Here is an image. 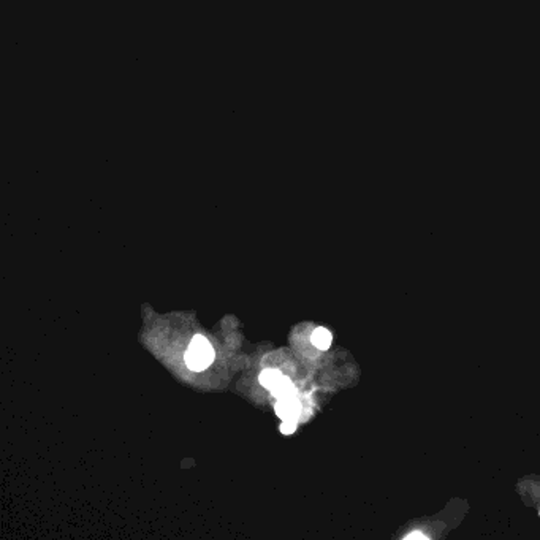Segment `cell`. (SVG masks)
Instances as JSON below:
<instances>
[{
	"mask_svg": "<svg viewBox=\"0 0 540 540\" xmlns=\"http://www.w3.org/2000/svg\"><path fill=\"white\" fill-rule=\"evenodd\" d=\"M293 392H295V388H293V385H292L290 380L287 379V377H285V379L282 380V382H280V384L275 388V390H271V393L275 394L276 398H279V399L292 398V393H293Z\"/></svg>",
	"mask_w": 540,
	"mask_h": 540,
	"instance_id": "5",
	"label": "cell"
},
{
	"mask_svg": "<svg viewBox=\"0 0 540 540\" xmlns=\"http://www.w3.org/2000/svg\"><path fill=\"white\" fill-rule=\"evenodd\" d=\"M297 429V422L295 420H284L280 424V433L282 434H292Z\"/></svg>",
	"mask_w": 540,
	"mask_h": 540,
	"instance_id": "6",
	"label": "cell"
},
{
	"mask_svg": "<svg viewBox=\"0 0 540 540\" xmlns=\"http://www.w3.org/2000/svg\"><path fill=\"white\" fill-rule=\"evenodd\" d=\"M185 363L192 371H203L213 363L214 350L206 337L195 336L185 352Z\"/></svg>",
	"mask_w": 540,
	"mask_h": 540,
	"instance_id": "1",
	"label": "cell"
},
{
	"mask_svg": "<svg viewBox=\"0 0 540 540\" xmlns=\"http://www.w3.org/2000/svg\"><path fill=\"white\" fill-rule=\"evenodd\" d=\"M417 537H419V539H424V536L422 534V532H412V534H409V536H407V539H417Z\"/></svg>",
	"mask_w": 540,
	"mask_h": 540,
	"instance_id": "7",
	"label": "cell"
},
{
	"mask_svg": "<svg viewBox=\"0 0 540 540\" xmlns=\"http://www.w3.org/2000/svg\"><path fill=\"white\" fill-rule=\"evenodd\" d=\"M285 379V376H282L279 371L276 370H266L260 374V384L268 388V390H275V388L282 382V380Z\"/></svg>",
	"mask_w": 540,
	"mask_h": 540,
	"instance_id": "3",
	"label": "cell"
},
{
	"mask_svg": "<svg viewBox=\"0 0 540 540\" xmlns=\"http://www.w3.org/2000/svg\"><path fill=\"white\" fill-rule=\"evenodd\" d=\"M276 414L282 420H295V422H297L298 415H300L298 401H295L292 398L280 399L276 404Z\"/></svg>",
	"mask_w": 540,
	"mask_h": 540,
	"instance_id": "2",
	"label": "cell"
},
{
	"mask_svg": "<svg viewBox=\"0 0 540 540\" xmlns=\"http://www.w3.org/2000/svg\"><path fill=\"white\" fill-rule=\"evenodd\" d=\"M311 340L317 349L327 350L331 345V341H333V336H331V333L327 328H317L312 333Z\"/></svg>",
	"mask_w": 540,
	"mask_h": 540,
	"instance_id": "4",
	"label": "cell"
}]
</instances>
